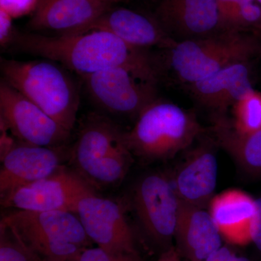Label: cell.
Segmentation results:
<instances>
[{
    "label": "cell",
    "instance_id": "obj_1",
    "mask_svg": "<svg viewBox=\"0 0 261 261\" xmlns=\"http://www.w3.org/2000/svg\"><path fill=\"white\" fill-rule=\"evenodd\" d=\"M10 47L58 62L82 77L121 65L161 75L159 63L145 49L132 47L106 31L56 37L16 31Z\"/></svg>",
    "mask_w": 261,
    "mask_h": 261
},
{
    "label": "cell",
    "instance_id": "obj_2",
    "mask_svg": "<svg viewBox=\"0 0 261 261\" xmlns=\"http://www.w3.org/2000/svg\"><path fill=\"white\" fill-rule=\"evenodd\" d=\"M72 169L94 190L119 186L133 162L124 132L108 117L91 113L70 149Z\"/></svg>",
    "mask_w": 261,
    "mask_h": 261
},
{
    "label": "cell",
    "instance_id": "obj_3",
    "mask_svg": "<svg viewBox=\"0 0 261 261\" xmlns=\"http://www.w3.org/2000/svg\"><path fill=\"white\" fill-rule=\"evenodd\" d=\"M202 132L193 114L158 99L139 114L133 128L124 132V141L136 157L163 161L190 147Z\"/></svg>",
    "mask_w": 261,
    "mask_h": 261
},
{
    "label": "cell",
    "instance_id": "obj_4",
    "mask_svg": "<svg viewBox=\"0 0 261 261\" xmlns=\"http://www.w3.org/2000/svg\"><path fill=\"white\" fill-rule=\"evenodd\" d=\"M55 63V62H54ZM53 61L1 59L3 80L71 132L80 95L71 78Z\"/></svg>",
    "mask_w": 261,
    "mask_h": 261
},
{
    "label": "cell",
    "instance_id": "obj_5",
    "mask_svg": "<svg viewBox=\"0 0 261 261\" xmlns=\"http://www.w3.org/2000/svg\"><path fill=\"white\" fill-rule=\"evenodd\" d=\"M1 221L42 261H70L92 244L75 213L15 210Z\"/></svg>",
    "mask_w": 261,
    "mask_h": 261
},
{
    "label": "cell",
    "instance_id": "obj_6",
    "mask_svg": "<svg viewBox=\"0 0 261 261\" xmlns=\"http://www.w3.org/2000/svg\"><path fill=\"white\" fill-rule=\"evenodd\" d=\"M254 38L243 31L224 30L197 39L177 42L166 49L175 74L185 83L204 80L226 67L246 63L258 51Z\"/></svg>",
    "mask_w": 261,
    "mask_h": 261
},
{
    "label": "cell",
    "instance_id": "obj_7",
    "mask_svg": "<svg viewBox=\"0 0 261 261\" xmlns=\"http://www.w3.org/2000/svg\"><path fill=\"white\" fill-rule=\"evenodd\" d=\"M160 75L121 65L82 77L87 92L99 107L111 113L134 116L157 100Z\"/></svg>",
    "mask_w": 261,
    "mask_h": 261
},
{
    "label": "cell",
    "instance_id": "obj_8",
    "mask_svg": "<svg viewBox=\"0 0 261 261\" xmlns=\"http://www.w3.org/2000/svg\"><path fill=\"white\" fill-rule=\"evenodd\" d=\"M180 201L171 178L161 172L146 174L133 192L134 210L146 234L166 248L174 240Z\"/></svg>",
    "mask_w": 261,
    "mask_h": 261
},
{
    "label": "cell",
    "instance_id": "obj_9",
    "mask_svg": "<svg viewBox=\"0 0 261 261\" xmlns=\"http://www.w3.org/2000/svg\"><path fill=\"white\" fill-rule=\"evenodd\" d=\"M0 121L19 142L27 145L63 146L71 132L4 80L0 82Z\"/></svg>",
    "mask_w": 261,
    "mask_h": 261
},
{
    "label": "cell",
    "instance_id": "obj_10",
    "mask_svg": "<svg viewBox=\"0 0 261 261\" xmlns=\"http://www.w3.org/2000/svg\"><path fill=\"white\" fill-rule=\"evenodd\" d=\"M93 192L80 175L63 166L51 176L16 189L1 198V204L15 210L75 214L80 201Z\"/></svg>",
    "mask_w": 261,
    "mask_h": 261
},
{
    "label": "cell",
    "instance_id": "obj_11",
    "mask_svg": "<svg viewBox=\"0 0 261 261\" xmlns=\"http://www.w3.org/2000/svg\"><path fill=\"white\" fill-rule=\"evenodd\" d=\"M75 214L97 247L116 253L137 252L135 234L121 202L91 192L80 201Z\"/></svg>",
    "mask_w": 261,
    "mask_h": 261
},
{
    "label": "cell",
    "instance_id": "obj_12",
    "mask_svg": "<svg viewBox=\"0 0 261 261\" xmlns=\"http://www.w3.org/2000/svg\"><path fill=\"white\" fill-rule=\"evenodd\" d=\"M70 149L65 145L41 147L18 141L1 157L0 195L1 198L19 187L51 176L63 167Z\"/></svg>",
    "mask_w": 261,
    "mask_h": 261
},
{
    "label": "cell",
    "instance_id": "obj_13",
    "mask_svg": "<svg viewBox=\"0 0 261 261\" xmlns=\"http://www.w3.org/2000/svg\"><path fill=\"white\" fill-rule=\"evenodd\" d=\"M151 15L178 42L221 31L216 0H155Z\"/></svg>",
    "mask_w": 261,
    "mask_h": 261
},
{
    "label": "cell",
    "instance_id": "obj_14",
    "mask_svg": "<svg viewBox=\"0 0 261 261\" xmlns=\"http://www.w3.org/2000/svg\"><path fill=\"white\" fill-rule=\"evenodd\" d=\"M113 5L102 0H39L28 25L61 35L83 34Z\"/></svg>",
    "mask_w": 261,
    "mask_h": 261
},
{
    "label": "cell",
    "instance_id": "obj_15",
    "mask_svg": "<svg viewBox=\"0 0 261 261\" xmlns=\"http://www.w3.org/2000/svg\"><path fill=\"white\" fill-rule=\"evenodd\" d=\"M94 30L111 33L128 45L139 49L159 47L168 49L177 43L163 30L152 15L114 5L86 32Z\"/></svg>",
    "mask_w": 261,
    "mask_h": 261
},
{
    "label": "cell",
    "instance_id": "obj_16",
    "mask_svg": "<svg viewBox=\"0 0 261 261\" xmlns=\"http://www.w3.org/2000/svg\"><path fill=\"white\" fill-rule=\"evenodd\" d=\"M218 161L211 146L192 150L173 173V188L182 202L206 208L214 197L217 185Z\"/></svg>",
    "mask_w": 261,
    "mask_h": 261
},
{
    "label": "cell",
    "instance_id": "obj_17",
    "mask_svg": "<svg viewBox=\"0 0 261 261\" xmlns=\"http://www.w3.org/2000/svg\"><path fill=\"white\" fill-rule=\"evenodd\" d=\"M174 240L181 257L204 261L222 246L223 238L209 211L180 201Z\"/></svg>",
    "mask_w": 261,
    "mask_h": 261
},
{
    "label": "cell",
    "instance_id": "obj_18",
    "mask_svg": "<svg viewBox=\"0 0 261 261\" xmlns=\"http://www.w3.org/2000/svg\"><path fill=\"white\" fill-rule=\"evenodd\" d=\"M209 212L223 240L235 245L252 243L256 217L255 199L238 190H229L214 196Z\"/></svg>",
    "mask_w": 261,
    "mask_h": 261
},
{
    "label": "cell",
    "instance_id": "obj_19",
    "mask_svg": "<svg viewBox=\"0 0 261 261\" xmlns=\"http://www.w3.org/2000/svg\"><path fill=\"white\" fill-rule=\"evenodd\" d=\"M190 92L202 106L224 112L228 106L253 92L245 63L226 67L214 74L190 84Z\"/></svg>",
    "mask_w": 261,
    "mask_h": 261
},
{
    "label": "cell",
    "instance_id": "obj_20",
    "mask_svg": "<svg viewBox=\"0 0 261 261\" xmlns=\"http://www.w3.org/2000/svg\"><path fill=\"white\" fill-rule=\"evenodd\" d=\"M213 133L218 145L224 149L244 171L261 175V130L242 135L224 116L215 117Z\"/></svg>",
    "mask_w": 261,
    "mask_h": 261
},
{
    "label": "cell",
    "instance_id": "obj_21",
    "mask_svg": "<svg viewBox=\"0 0 261 261\" xmlns=\"http://www.w3.org/2000/svg\"><path fill=\"white\" fill-rule=\"evenodd\" d=\"M232 126L242 135H250L261 130V94L251 92L233 106Z\"/></svg>",
    "mask_w": 261,
    "mask_h": 261
},
{
    "label": "cell",
    "instance_id": "obj_22",
    "mask_svg": "<svg viewBox=\"0 0 261 261\" xmlns=\"http://www.w3.org/2000/svg\"><path fill=\"white\" fill-rule=\"evenodd\" d=\"M0 261H42L18 238L15 231L0 222Z\"/></svg>",
    "mask_w": 261,
    "mask_h": 261
},
{
    "label": "cell",
    "instance_id": "obj_23",
    "mask_svg": "<svg viewBox=\"0 0 261 261\" xmlns=\"http://www.w3.org/2000/svg\"><path fill=\"white\" fill-rule=\"evenodd\" d=\"M221 30H240V20L244 10L255 0H216Z\"/></svg>",
    "mask_w": 261,
    "mask_h": 261
},
{
    "label": "cell",
    "instance_id": "obj_24",
    "mask_svg": "<svg viewBox=\"0 0 261 261\" xmlns=\"http://www.w3.org/2000/svg\"><path fill=\"white\" fill-rule=\"evenodd\" d=\"M70 261H142L138 252L116 253L101 247H89L84 249Z\"/></svg>",
    "mask_w": 261,
    "mask_h": 261
},
{
    "label": "cell",
    "instance_id": "obj_25",
    "mask_svg": "<svg viewBox=\"0 0 261 261\" xmlns=\"http://www.w3.org/2000/svg\"><path fill=\"white\" fill-rule=\"evenodd\" d=\"M39 3V0H0V10L18 18L34 13Z\"/></svg>",
    "mask_w": 261,
    "mask_h": 261
},
{
    "label": "cell",
    "instance_id": "obj_26",
    "mask_svg": "<svg viewBox=\"0 0 261 261\" xmlns=\"http://www.w3.org/2000/svg\"><path fill=\"white\" fill-rule=\"evenodd\" d=\"M13 18L4 10H0V44L9 48L14 39L16 29L13 25Z\"/></svg>",
    "mask_w": 261,
    "mask_h": 261
},
{
    "label": "cell",
    "instance_id": "obj_27",
    "mask_svg": "<svg viewBox=\"0 0 261 261\" xmlns=\"http://www.w3.org/2000/svg\"><path fill=\"white\" fill-rule=\"evenodd\" d=\"M257 213L252 231V243L261 252V197L255 199Z\"/></svg>",
    "mask_w": 261,
    "mask_h": 261
},
{
    "label": "cell",
    "instance_id": "obj_28",
    "mask_svg": "<svg viewBox=\"0 0 261 261\" xmlns=\"http://www.w3.org/2000/svg\"><path fill=\"white\" fill-rule=\"evenodd\" d=\"M236 256V254L229 247L222 245L204 261H233Z\"/></svg>",
    "mask_w": 261,
    "mask_h": 261
},
{
    "label": "cell",
    "instance_id": "obj_29",
    "mask_svg": "<svg viewBox=\"0 0 261 261\" xmlns=\"http://www.w3.org/2000/svg\"><path fill=\"white\" fill-rule=\"evenodd\" d=\"M157 261H181V256L176 247L171 246L166 249Z\"/></svg>",
    "mask_w": 261,
    "mask_h": 261
},
{
    "label": "cell",
    "instance_id": "obj_30",
    "mask_svg": "<svg viewBox=\"0 0 261 261\" xmlns=\"http://www.w3.org/2000/svg\"><path fill=\"white\" fill-rule=\"evenodd\" d=\"M102 1L114 5L116 4V3H124V2L128 1V0H102Z\"/></svg>",
    "mask_w": 261,
    "mask_h": 261
},
{
    "label": "cell",
    "instance_id": "obj_31",
    "mask_svg": "<svg viewBox=\"0 0 261 261\" xmlns=\"http://www.w3.org/2000/svg\"><path fill=\"white\" fill-rule=\"evenodd\" d=\"M233 261H251L250 260V259L247 258L246 257L244 256H238L237 255L236 257H235L234 260Z\"/></svg>",
    "mask_w": 261,
    "mask_h": 261
},
{
    "label": "cell",
    "instance_id": "obj_32",
    "mask_svg": "<svg viewBox=\"0 0 261 261\" xmlns=\"http://www.w3.org/2000/svg\"><path fill=\"white\" fill-rule=\"evenodd\" d=\"M256 1L257 2V3H258V4H260L261 5V0H256Z\"/></svg>",
    "mask_w": 261,
    "mask_h": 261
}]
</instances>
